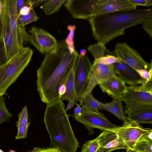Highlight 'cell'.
Masks as SVG:
<instances>
[{
  "label": "cell",
  "mask_w": 152,
  "mask_h": 152,
  "mask_svg": "<svg viewBox=\"0 0 152 152\" xmlns=\"http://www.w3.org/2000/svg\"><path fill=\"white\" fill-rule=\"evenodd\" d=\"M75 102L73 101H70L69 102L68 104L67 105L66 108L65 109L66 112L69 109H71L73 107L75 104Z\"/></svg>",
  "instance_id": "cell-38"
},
{
  "label": "cell",
  "mask_w": 152,
  "mask_h": 152,
  "mask_svg": "<svg viewBox=\"0 0 152 152\" xmlns=\"http://www.w3.org/2000/svg\"><path fill=\"white\" fill-rule=\"evenodd\" d=\"M92 66L87 56L78 55L74 66V82L77 100L81 104L89 83Z\"/></svg>",
  "instance_id": "cell-6"
},
{
  "label": "cell",
  "mask_w": 152,
  "mask_h": 152,
  "mask_svg": "<svg viewBox=\"0 0 152 152\" xmlns=\"http://www.w3.org/2000/svg\"><path fill=\"white\" fill-rule=\"evenodd\" d=\"M9 151H10V152H16L15 151H14V150H10Z\"/></svg>",
  "instance_id": "cell-42"
},
{
  "label": "cell",
  "mask_w": 152,
  "mask_h": 152,
  "mask_svg": "<svg viewBox=\"0 0 152 152\" xmlns=\"http://www.w3.org/2000/svg\"><path fill=\"white\" fill-rule=\"evenodd\" d=\"M81 114L78 115L73 113L72 117L75 120L83 124L88 129L89 134L94 133V128L99 129L102 132L112 130L118 126L110 121L101 112L93 111L82 104Z\"/></svg>",
  "instance_id": "cell-7"
},
{
  "label": "cell",
  "mask_w": 152,
  "mask_h": 152,
  "mask_svg": "<svg viewBox=\"0 0 152 152\" xmlns=\"http://www.w3.org/2000/svg\"><path fill=\"white\" fill-rule=\"evenodd\" d=\"M135 70L140 76L146 81L152 80V69L149 70L143 69Z\"/></svg>",
  "instance_id": "cell-32"
},
{
  "label": "cell",
  "mask_w": 152,
  "mask_h": 152,
  "mask_svg": "<svg viewBox=\"0 0 152 152\" xmlns=\"http://www.w3.org/2000/svg\"><path fill=\"white\" fill-rule=\"evenodd\" d=\"M126 120L137 124H152V109L140 111L127 115Z\"/></svg>",
  "instance_id": "cell-20"
},
{
  "label": "cell",
  "mask_w": 152,
  "mask_h": 152,
  "mask_svg": "<svg viewBox=\"0 0 152 152\" xmlns=\"http://www.w3.org/2000/svg\"><path fill=\"white\" fill-rule=\"evenodd\" d=\"M114 52L121 61L135 69H152V60L150 63L146 61L136 50L126 42L117 43Z\"/></svg>",
  "instance_id": "cell-9"
},
{
  "label": "cell",
  "mask_w": 152,
  "mask_h": 152,
  "mask_svg": "<svg viewBox=\"0 0 152 152\" xmlns=\"http://www.w3.org/2000/svg\"><path fill=\"white\" fill-rule=\"evenodd\" d=\"M18 121L16 124L18 128L23 126L27 124L28 115L27 106L25 105L18 115Z\"/></svg>",
  "instance_id": "cell-28"
},
{
  "label": "cell",
  "mask_w": 152,
  "mask_h": 152,
  "mask_svg": "<svg viewBox=\"0 0 152 152\" xmlns=\"http://www.w3.org/2000/svg\"><path fill=\"white\" fill-rule=\"evenodd\" d=\"M2 33V26L0 20V38L1 37Z\"/></svg>",
  "instance_id": "cell-40"
},
{
  "label": "cell",
  "mask_w": 152,
  "mask_h": 152,
  "mask_svg": "<svg viewBox=\"0 0 152 152\" xmlns=\"http://www.w3.org/2000/svg\"><path fill=\"white\" fill-rule=\"evenodd\" d=\"M5 100V98L3 96H0V124L9 121L12 117V114L6 106Z\"/></svg>",
  "instance_id": "cell-25"
},
{
  "label": "cell",
  "mask_w": 152,
  "mask_h": 152,
  "mask_svg": "<svg viewBox=\"0 0 152 152\" xmlns=\"http://www.w3.org/2000/svg\"><path fill=\"white\" fill-rule=\"evenodd\" d=\"M126 152H132V151L131 150H129L127 151H126Z\"/></svg>",
  "instance_id": "cell-44"
},
{
  "label": "cell",
  "mask_w": 152,
  "mask_h": 152,
  "mask_svg": "<svg viewBox=\"0 0 152 152\" xmlns=\"http://www.w3.org/2000/svg\"><path fill=\"white\" fill-rule=\"evenodd\" d=\"M39 18L35 14L33 7H32L28 14L18 17L17 22L20 26H24L30 23L36 21Z\"/></svg>",
  "instance_id": "cell-24"
},
{
  "label": "cell",
  "mask_w": 152,
  "mask_h": 152,
  "mask_svg": "<svg viewBox=\"0 0 152 152\" xmlns=\"http://www.w3.org/2000/svg\"><path fill=\"white\" fill-rule=\"evenodd\" d=\"M118 99L125 103V113L127 115L152 109V80L139 86L127 87L126 92Z\"/></svg>",
  "instance_id": "cell-5"
},
{
  "label": "cell",
  "mask_w": 152,
  "mask_h": 152,
  "mask_svg": "<svg viewBox=\"0 0 152 152\" xmlns=\"http://www.w3.org/2000/svg\"><path fill=\"white\" fill-rule=\"evenodd\" d=\"M98 0H68L64 6L72 17L88 19L93 16L94 8Z\"/></svg>",
  "instance_id": "cell-12"
},
{
  "label": "cell",
  "mask_w": 152,
  "mask_h": 152,
  "mask_svg": "<svg viewBox=\"0 0 152 152\" xmlns=\"http://www.w3.org/2000/svg\"><path fill=\"white\" fill-rule=\"evenodd\" d=\"M100 103L94 97L91 92L85 95L82 104L93 111L99 112L101 110Z\"/></svg>",
  "instance_id": "cell-23"
},
{
  "label": "cell",
  "mask_w": 152,
  "mask_h": 152,
  "mask_svg": "<svg viewBox=\"0 0 152 152\" xmlns=\"http://www.w3.org/2000/svg\"><path fill=\"white\" fill-rule=\"evenodd\" d=\"M67 28L69 31V33L64 41L67 45L70 53L72 54L76 51L74 45L73 38L76 27L75 25H69L67 26Z\"/></svg>",
  "instance_id": "cell-27"
},
{
  "label": "cell",
  "mask_w": 152,
  "mask_h": 152,
  "mask_svg": "<svg viewBox=\"0 0 152 152\" xmlns=\"http://www.w3.org/2000/svg\"><path fill=\"white\" fill-rule=\"evenodd\" d=\"M44 122L52 147L61 152H76L79 143L76 137L61 99L47 104Z\"/></svg>",
  "instance_id": "cell-3"
},
{
  "label": "cell",
  "mask_w": 152,
  "mask_h": 152,
  "mask_svg": "<svg viewBox=\"0 0 152 152\" xmlns=\"http://www.w3.org/2000/svg\"><path fill=\"white\" fill-rule=\"evenodd\" d=\"M98 85L103 93L113 98L118 99L126 90L127 87L125 83L116 75Z\"/></svg>",
  "instance_id": "cell-17"
},
{
  "label": "cell",
  "mask_w": 152,
  "mask_h": 152,
  "mask_svg": "<svg viewBox=\"0 0 152 152\" xmlns=\"http://www.w3.org/2000/svg\"><path fill=\"white\" fill-rule=\"evenodd\" d=\"M137 7L129 0H98L94 8L93 16L122 10L136 8Z\"/></svg>",
  "instance_id": "cell-14"
},
{
  "label": "cell",
  "mask_w": 152,
  "mask_h": 152,
  "mask_svg": "<svg viewBox=\"0 0 152 152\" xmlns=\"http://www.w3.org/2000/svg\"><path fill=\"white\" fill-rule=\"evenodd\" d=\"M37 70V90L41 99L46 104L61 98L60 88L64 85L79 53L71 54L64 40L58 42L56 48L45 54Z\"/></svg>",
  "instance_id": "cell-1"
},
{
  "label": "cell",
  "mask_w": 152,
  "mask_h": 152,
  "mask_svg": "<svg viewBox=\"0 0 152 152\" xmlns=\"http://www.w3.org/2000/svg\"><path fill=\"white\" fill-rule=\"evenodd\" d=\"M122 102L118 99L113 98V101L109 103L104 104L100 102V109L108 111L124 122L126 120V116Z\"/></svg>",
  "instance_id": "cell-18"
},
{
  "label": "cell",
  "mask_w": 152,
  "mask_h": 152,
  "mask_svg": "<svg viewBox=\"0 0 152 152\" xmlns=\"http://www.w3.org/2000/svg\"><path fill=\"white\" fill-rule=\"evenodd\" d=\"M132 4L137 6L141 5L148 7L152 5V0H129Z\"/></svg>",
  "instance_id": "cell-34"
},
{
  "label": "cell",
  "mask_w": 152,
  "mask_h": 152,
  "mask_svg": "<svg viewBox=\"0 0 152 152\" xmlns=\"http://www.w3.org/2000/svg\"><path fill=\"white\" fill-rule=\"evenodd\" d=\"M28 42L34 46L43 54L55 49L58 42L51 34L42 29L32 27L29 31Z\"/></svg>",
  "instance_id": "cell-10"
},
{
  "label": "cell",
  "mask_w": 152,
  "mask_h": 152,
  "mask_svg": "<svg viewBox=\"0 0 152 152\" xmlns=\"http://www.w3.org/2000/svg\"><path fill=\"white\" fill-rule=\"evenodd\" d=\"M112 131L122 139L127 147V151H132L137 142L152 129L145 128L135 122L126 120L121 126H118Z\"/></svg>",
  "instance_id": "cell-8"
},
{
  "label": "cell",
  "mask_w": 152,
  "mask_h": 152,
  "mask_svg": "<svg viewBox=\"0 0 152 152\" xmlns=\"http://www.w3.org/2000/svg\"><path fill=\"white\" fill-rule=\"evenodd\" d=\"M32 7H33L32 6H26L22 7L19 11L18 17L20 15H25L28 14Z\"/></svg>",
  "instance_id": "cell-36"
},
{
  "label": "cell",
  "mask_w": 152,
  "mask_h": 152,
  "mask_svg": "<svg viewBox=\"0 0 152 152\" xmlns=\"http://www.w3.org/2000/svg\"><path fill=\"white\" fill-rule=\"evenodd\" d=\"M30 152H61L59 149L53 147L47 148L34 147Z\"/></svg>",
  "instance_id": "cell-35"
},
{
  "label": "cell",
  "mask_w": 152,
  "mask_h": 152,
  "mask_svg": "<svg viewBox=\"0 0 152 152\" xmlns=\"http://www.w3.org/2000/svg\"><path fill=\"white\" fill-rule=\"evenodd\" d=\"M0 152H4L2 150L0 149Z\"/></svg>",
  "instance_id": "cell-45"
},
{
  "label": "cell",
  "mask_w": 152,
  "mask_h": 152,
  "mask_svg": "<svg viewBox=\"0 0 152 152\" xmlns=\"http://www.w3.org/2000/svg\"><path fill=\"white\" fill-rule=\"evenodd\" d=\"M2 7V0H0V15Z\"/></svg>",
  "instance_id": "cell-41"
},
{
  "label": "cell",
  "mask_w": 152,
  "mask_h": 152,
  "mask_svg": "<svg viewBox=\"0 0 152 152\" xmlns=\"http://www.w3.org/2000/svg\"><path fill=\"white\" fill-rule=\"evenodd\" d=\"M143 28L149 35L150 38H152V16L145 20L142 23Z\"/></svg>",
  "instance_id": "cell-30"
},
{
  "label": "cell",
  "mask_w": 152,
  "mask_h": 152,
  "mask_svg": "<svg viewBox=\"0 0 152 152\" xmlns=\"http://www.w3.org/2000/svg\"><path fill=\"white\" fill-rule=\"evenodd\" d=\"M76 104L77 105V107L74 109V114L76 115H78L81 114L82 111V108L80 107V105L81 104H80L78 105L77 104Z\"/></svg>",
  "instance_id": "cell-37"
},
{
  "label": "cell",
  "mask_w": 152,
  "mask_h": 152,
  "mask_svg": "<svg viewBox=\"0 0 152 152\" xmlns=\"http://www.w3.org/2000/svg\"><path fill=\"white\" fill-rule=\"evenodd\" d=\"M96 152H100L99 148V149Z\"/></svg>",
  "instance_id": "cell-43"
},
{
  "label": "cell",
  "mask_w": 152,
  "mask_h": 152,
  "mask_svg": "<svg viewBox=\"0 0 152 152\" xmlns=\"http://www.w3.org/2000/svg\"><path fill=\"white\" fill-rule=\"evenodd\" d=\"M80 53V54L83 56H84L86 55L87 53V50L86 49H82L79 50Z\"/></svg>",
  "instance_id": "cell-39"
},
{
  "label": "cell",
  "mask_w": 152,
  "mask_h": 152,
  "mask_svg": "<svg viewBox=\"0 0 152 152\" xmlns=\"http://www.w3.org/2000/svg\"><path fill=\"white\" fill-rule=\"evenodd\" d=\"M134 152H152V131L145 135L136 144Z\"/></svg>",
  "instance_id": "cell-21"
},
{
  "label": "cell",
  "mask_w": 152,
  "mask_h": 152,
  "mask_svg": "<svg viewBox=\"0 0 152 152\" xmlns=\"http://www.w3.org/2000/svg\"><path fill=\"white\" fill-rule=\"evenodd\" d=\"M33 0H17L16 8L18 15L20 9L23 7L26 6H33Z\"/></svg>",
  "instance_id": "cell-33"
},
{
  "label": "cell",
  "mask_w": 152,
  "mask_h": 152,
  "mask_svg": "<svg viewBox=\"0 0 152 152\" xmlns=\"http://www.w3.org/2000/svg\"><path fill=\"white\" fill-rule=\"evenodd\" d=\"M16 1L17 0H8L11 32L14 45L18 52L24 47V43L28 42L29 34L26 32V28L24 26L18 24Z\"/></svg>",
  "instance_id": "cell-11"
},
{
  "label": "cell",
  "mask_w": 152,
  "mask_h": 152,
  "mask_svg": "<svg viewBox=\"0 0 152 152\" xmlns=\"http://www.w3.org/2000/svg\"><path fill=\"white\" fill-rule=\"evenodd\" d=\"M100 140V152H111L119 149L127 148L122 139L112 130L102 131L98 136Z\"/></svg>",
  "instance_id": "cell-16"
},
{
  "label": "cell",
  "mask_w": 152,
  "mask_h": 152,
  "mask_svg": "<svg viewBox=\"0 0 152 152\" xmlns=\"http://www.w3.org/2000/svg\"><path fill=\"white\" fill-rule=\"evenodd\" d=\"M113 67L115 75H118L125 84L129 86L142 85L147 81L134 69L121 61L114 64Z\"/></svg>",
  "instance_id": "cell-15"
},
{
  "label": "cell",
  "mask_w": 152,
  "mask_h": 152,
  "mask_svg": "<svg viewBox=\"0 0 152 152\" xmlns=\"http://www.w3.org/2000/svg\"><path fill=\"white\" fill-rule=\"evenodd\" d=\"M33 53L29 47H24L0 66V96L5 94L8 88L27 66Z\"/></svg>",
  "instance_id": "cell-4"
},
{
  "label": "cell",
  "mask_w": 152,
  "mask_h": 152,
  "mask_svg": "<svg viewBox=\"0 0 152 152\" xmlns=\"http://www.w3.org/2000/svg\"><path fill=\"white\" fill-rule=\"evenodd\" d=\"M8 60L6 56L4 42L1 37L0 38V66L5 64Z\"/></svg>",
  "instance_id": "cell-29"
},
{
  "label": "cell",
  "mask_w": 152,
  "mask_h": 152,
  "mask_svg": "<svg viewBox=\"0 0 152 152\" xmlns=\"http://www.w3.org/2000/svg\"><path fill=\"white\" fill-rule=\"evenodd\" d=\"M100 146V140L98 137L95 139L86 141L83 145L81 152H96Z\"/></svg>",
  "instance_id": "cell-26"
},
{
  "label": "cell",
  "mask_w": 152,
  "mask_h": 152,
  "mask_svg": "<svg viewBox=\"0 0 152 152\" xmlns=\"http://www.w3.org/2000/svg\"><path fill=\"white\" fill-rule=\"evenodd\" d=\"M152 16V8L126 9L93 16L88 19L93 36L105 45L125 33V29L141 24Z\"/></svg>",
  "instance_id": "cell-2"
},
{
  "label": "cell",
  "mask_w": 152,
  "mask_h": 152,
  "mask_svg": "<svg viewBox=\"0 0 152 152\" xmlns=\"http://www.w3.org/2000/svg\"><path fill=\"white\" fill-rule=\"evenodd\" d=\"M64 85L65 91L64 93L61 96L62 100H66L69 102L73 101L76 104L77 101L75 90L74 66L68 75Z\"/></svg>",
  "instance_id": "cell-19"
},
{
  "label": "cell",
  "mask_w": 152,
  "mask_h": 152,
  "mask_svg": "<svg viewBox=\"0 0 152 152\" xmlns=\"http://www.w3.org/2000/svg\"><path fill=\"white\" fill-rule=\"evenodd\" d=\"M66 0H47L40 7L46 15H50L57 12Z\"/></svg>",
  "instance_id": "cell-22"
},
{
  "label": "cell",
  "mask_w": 152,
  "mask_h": 152,
  "mask_svg": "<svg viewBox=\"0 0 152 152\" xmlns=\"http://www.w3.org/2000/svg\"><path fill=\"white\" fill-rule=\"evenodd\" d=\"M30 124V122L25 125L18 128V132L15 138L17 139H21L26 138L27 137V131Z\"/></svg>",
  "instance_id": "cell-31"
},
{
  "label": "cell",
  "mask_w": 152,
  "mask_h": 152,
  "mask_svg": "<svg viewBox=\"0 0 152 152\" xmlns=\"http://www.w3.org/2000/svg\"><path fill=\"white\" fill-rule=\"evenodd\" d=\"M132 152H133V151H132Z\"/></svg>",
  "instance_id": "cell-46"
},
{
  "label": "cell",
  "mask_w": 152,
  "mask_h": 152,
  "mask_svg": "<svg viewBox=\"0 0 152 152\" xmlns=\"http://www.w3.org/2000/svg\"><path fill=\"white\" fill-rule=\"evenodd\" d=\"M115 75L114 70L113 64L107 65L99 64H93L90 81L85 95L88 93L92 92L94 88L97 85Z\"/></svg>",
  "instance_id": "cell-13"
}]
</instances>
